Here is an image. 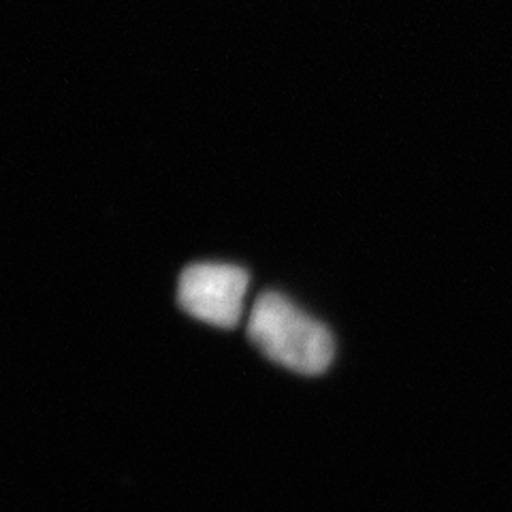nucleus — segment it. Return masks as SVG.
Returning a JSON list of instances; mask_svg holds the SVG:
<instances>
[{
    "instance_id": "f257e3e1",
    "label": "nucleus",
    "mask_w": 512,
    "mask_h": 512,
    "mask_svg": "<svg viewBox=\"0 0 512 512\" xmlns=\"http://www.w3.org/2000/svg\"><path fill=\"white\" fill-rule=\"evenodd\" d=\"M246 333L267 359L303 376L323 374L335 357L331 331L276 291L254 301Z\"/></svg>"
},
{
    "instance_id": "f03ea898",
    "label": "nucleus",
    "mask_w": 512,
    "mask_h": 512,
    "mask_svg": "<svg viewBox=\"0 0 512 512\" xmlns=\"http://www.w3.org/2000/svg\"><path fill=\"white\" fill-rule=\"evenodd\" d=\"M248 284V271L237 265H188L178 280V306L207 325L235 329L242 318Z\"/></svg>"
}]
</instances>
